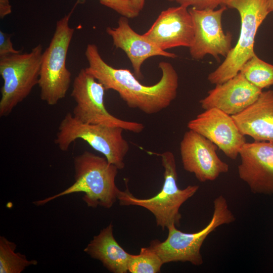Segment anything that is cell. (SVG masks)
I'll return each mask as SVG.
<instances>
[{"mask_svg": "<svg viewBox=\"0 0 273 273\" xmlns=\"http://www.w3.org/2000/svg\"><path fill=\"white\" fill-rule=\"evenodd\" d=\"M85 56L88 64L86 71L101 83L106 90L116 92L130 108L147 114H156L167 108L176 97L178 76L169 62H159L160 79L153 85H146L129 69L115 68L108 64L94 43L87 45Z\"/></svg>", "mask_w": 273, "mask_h": 273, "instance_id": "obj_1", "label": "cell"}, {"mask_svg": "<svg viewBox=\"0 0 273 273\" xmlns=\"http://www.w3.org/2000/svg\"><path fill=\"white\" fill-rule=\"evenodd\" d=\"M74 182L55 195L36 201L37 206L65 195L82 192V200L89 207H112L120 190L115 184L118 169L107 159L85 151L74 157Z\"/></svg>", "mask_w": 273, "mask_h": 273, "instance_id": "obj_2", "label": "cell"}, {"mask_svg": "<svg viewBox=\"0 0 273 273\" xmlns=\"http://www.w3.org/2000/svg\"><path fill=\"white\" fill-rule=\"evenodd\" d=\"M153 154L161 157L164 168V181L160 191L150 198H138L129 192L126 181V189L124 191H119L117 200L121 206L135 205L147 209L154 215L157 226L162 230L172 224L178 226L181 218L180 207L196 194L199 187L189 185L185 189H179L173 153L168 151Z\"/></svg>", "mask_w": 273, "mask_h": 273, "instance_id": "obj_3", "label": "cell"}, {"mask_svg": "<svg viewBox=\"0 0 273 273\" xmlns=\"http://www.w3.org/2000/svg\"><path fill=\"white\" fill-rule=\"evenodd\" d=\"M82 2L77 0L70 12L57 22L49 45L43 51L38 85L41 100L49 105H55L64 99L70 85L72 74L66 63L75 30L69 26V20Z\"/></svg>", "mask_w": 273, "mask_h": 273, "instance_id": "obj_4", "label": "cell"}, {"mask_svg": "<svg viewBox=\"0 0 273 273\" xmlns=\"http://www.w3.org/2000/svg\"><path fill=\"white\" fill-rule=\"evenodd\" d=\"M235 219L226 198L219 195L213 201L211 219L203 229L197 232L187 233L178 230L175 224H172L167 228L168 236L164 241L154 240L149 246L159 255L164 264L180 261L201 265L203 263L201 248L206 238L218 227L231 223Z\"/></svg>", "mask_w": 273, "mask_h": 273, "instance_id": "obj_5", "label": "cell"}, {"mask_svg": "<svg viewBox=\"0 0 273 273\" xmlns=\"http://www.w3.org/2000/svg\"><path fill=\"white\" fill-rule=\"evenodd\" d=\"M224 6L238 12L241 28L236 45L208 76L209 82L215 85L236 76L243 64L255 54L254 47L257 30L270 13L268 0H227Z\"/></svg>", "mask_w": 273, "mask_h": 273, "instance_id": "obj_6", "label": "cell"}, {"mask_svg": "<svg viewBox=\"0 0 273 273\" xmlns=\"http://www.w3.org/2000/svg\"><path fill=\"white\" fill-rule=\"evenodd\" d=\"M123 130L120 127L82 123L69 112L59 124L54 142L61 151H67L73 142L82 140L102 154L109 163L122 169L129 150V144L122 135Z\"/></svg>", "mask_w": 273, "mask_h": 273, "instance_id": "obj_7", "label": "cell"}, {"mask_svg": "<svg viewBox=\"0 0 273 273\" xmlns=\"http://www.w3.org/2000/svg\"><path fill=\"white\" fill-rule=\"evenodd\" d=\"M43 47L38 44L29 53L0 56V75L3 79L0 116L7 117L38 85Z\"/></svg>", "mask_w": 273, "mask_h": 273, "instance_id": "obj_8", "label": "cell"}, {"mask_svg": "<svg viewBox=\"0 0 273 273\" xmlns=\"http://www.w3.org/2000/svg\"><path fill=\"white\" fill-rule=\"evenodd\" d=\"M104 85L85 68L75 77L71 96L76 103L72 115L78 121L87 124L117 126L133 133H141L145 128L143 123L126 121L112 115L106 109Z\"/></svg>", "mask_w": 273, "mask_h": 273, "instance_id": "obj_9", "label": "cell"}, {"mask_svg": "<svg viewBox=\"0 0 273 273\" xmlns=\"http://www.w3.org/2000/svg\"><path fill=\"white\" fill-rule=\"evenodd\" d=\"M227 7L198 10L189 8L194 29V37L189 52L192 59L199 60L210 55L217 61L225 58L232 49V34L223 31L222 17Z\"/></svg>", "mask_w": 273, "mask_h": 273, "instance_id": "obj_10", "label": "cell"}, {"mask_svg": "<svg viewBox=\"0 0 273 273\" xmlns=\"http://www.w3.org/2000/svg\"><path fill=\"white\" fill-rule=\"evenodd\" d=\"M217 147L196 131H186L180 143V154L184 169L193 173L200 182L215 180L226 173L229 165L216 154Z\"/></svg>", "mask_w": 273, "mask_h": 273, "instance_id": "obj_11", "label": "cell"}, {"mask_svg": "<svg viewBox=\"0 0 273 273\" xmlns=\"http://www.w3.org/2000/svg\"><path fill=\"white\" fill-rule=\"evenodd\" d=\"M187 126L211 141L232 160L237 158L246 143L232 116L217 108L205 110L189 121Z\"/></svg>", "mask_w": 273, "mask_h": 273, "instance_id": "obj_12", "label": "cell"}, {"mask_svg": "<svg viewBox=\"0 0 273 273\" xmlns=\"http://www.w3.org/2000/svg\"><path fill=\"white\" fill-rule=\"evenodd\" d=\"M240 178L255 194H273V143H246L239 152Z\"/></svg>", "mask_w": 273, "mask_h": 273, "instance_id": "obj_13", "label": "cell"}, {"mask_svg": "<svg viewBox=\"0 0 273 273\" xmlns=\"http://www.w3.org/2000/svg\"><path fill=\"white\" fill-rule=\"evenodd\" d=\"M143 35L166 51L175 47L190 48L194 29L189 8L179 5L162 11Z\"/></svg>", "mask_w": 273, "mask_h": 273, "instance_id": "obj_14", "label": "cell"}, {"mask_svg": "<svg viewBox=\"0 0 273 273\" xmlns=\"http://www.w3.org/2000/svg\"><path fill=\"white\" fill-rule=\"evenodd\" d=\"M262 92L239 72L226 81L216 84L199 103L204 110L215 108L233 116L251 105Z\"/></svg>", "mask_w": 273, "mask_h": 273, "instance_id": "obj_15", "label": "cell"}, {"mask_svg": "<svg viewBox=\"0 0 273 273\" xmlns=\"http://www.w3.org/2000/svg\"><path fill=\"white\" fill-rule=\"evenodd\" d=\"M128 19L121 16L118 20L117 26L107 27L106 31L112 38L113 45L125 52L138 79H143L142 65L149 58L162 56L175 59L177 57L175 53L161 50L143 34L136 32L131 27Z\"/></svg>", "mask_w": 273, "mask_h": 273, "instance_id": "obj_16", "label": "cell"}, {"mask_svg": "<svg viewBox=\"0 0 273 273\" xmlns=\"http://www.w3.org/2000/svg\"><path fill=\"white\" fill-rule=\"evenodd\" d=\"M232 116L245 136L273 143V90L262 91L251 105Z\"/></svg>", "mask_w": 273, "mask_h": 273, "instance_id": "obj_17", "label": "cell"}, {"mask_svg": "<svg viewBox=\"0 0 273 273\" xmlns=\"http://www.w3.org/2000/svg\"><path fill=\"white\" fill-rule=\"evenodd\" d=\"M84 251L92 258L100 260L110 272L126 273L128 271V263L131 254L127 252L115 239L112 223L95 236L84 249Z\"/></svg>", "mask_w": 273, "mask_h": 273, "instance_id": "obj_18", "label": "cell"}, {"mask_svg": "<svg viewBox=\"0 0 273 273\" xmlns=\"http://www.w3.org/2000/svg\"><path fill=\"white\" fill-rule=\"evenodd\" d=\"M16 245L4 236L0 237V273H20L26 267L37 264L36 260L15 252Z\"/></svg>", "mask_w": 273, "mask_h": 273, "instance_id": "obj_19", "label": "cell"}, {"mask_svg": "<svg viewBox=\"0 0 273 273\" xmlns=\"http://www.w3.org/2000/svg\"><path fill=\"white\" fill-rule=\"evenodd\" d=\"M240 72L262 90L273 85V65L261 60L256 54L243 64Z\"/></svg>", "mask_w": 273, "mask_h": 273, "instance_id": "obj_20", "label": "cell"}, {"mask_svg": "<svg viewBox=\"0 0 273 273\" xmlns=\"http://www.w3.org/2000/svg\"><path fill=\"white\" fill-rule=\"evenodd\" d=\"M163 264L159 255L150 246L143 247L139 254H131L128 269L131 273H157L160 271Z\"/></svg>", "mask_w": 273, "mask_h": 273, "instance_id": "obj_21", "label": "cell"}, {"mask_svg": "<svg viewBox=\"0 0 273 273\" xmlns=\"http://www.w3.org/2000/svg\"><path fill=\"white\" fill-rule=\"evenodd\" d=\"M102 5L108 7L121 16L133 19L140 14L134 7L132 0H99Z\"/></svg>", "mask_w": 273, "mask_h": 273, "instance_id": "obj_22", "label": "cell"}, {"mask_svg": "<svg viewBox=\"0 0 273 273\" xmlns=\"http://www.w3.org/2000/svg\"><path fill=\"white\" fill-rule=\"evenodd\" d=\"M174 2L187 8L198 10L215 9L218 6H224L227 0H166Z\"/></svg>", "mask_w": 273, "mask_h": 273, "instance_id": "obj_23", "label": "cell"}, {"mask_svg": "<svg viewBox=\"0 0 273 273\" xmlns=\"http://www.w3.org/2000/svg\"><path fill=\"white\" fill-rule=\"evenodd\" d=\"M21 51L15 50L11 41V34L0 31V56L10 54H17Z\"/></svg>", "mask_w": 273, "mask_h": 273, "instance_id": "obj_24", "label": "cell"}, {"mask_svg": "<svg viewBox=\"0 0 273 273\" xmlns=\"http://www.w3.org/2000/svg\"><path fill=\"white\" fill-rule=\"evenodd\" d=\"M12 13L10 0H0V18L4 19Z\"/></svg>", "mask_w": 273, "mask_h": 273, "instance_id": "obj_25", "label": "cell"}, {"mask_svg": "<svg viewBox=\"0 0 273 273\" xmlns=\"http://www.w3.org/2000/svg\"><path fill=\"white\" fill-rule=\"evenodd\" d=\"M134 8L139 11L143 10L146 0H132Z\"/></svg>", "mask_w": 273, "mask_h": 273, "instance_id": "obj_26", "label": "cell"}, {"mask_svg": "<svg viewBox=\"0 0 273 273\" xmlns=\"http://www.w3.org/2000/svg\"><path fill=\"white\" fill-rule=\"evenodd\" d=\"M268 7L270 12H273V0H268Z\"/></svg>", "mask_w": 273, "mask_h": 273, "instance_id": "obj_27", "label": "cell"}]
</instances>
